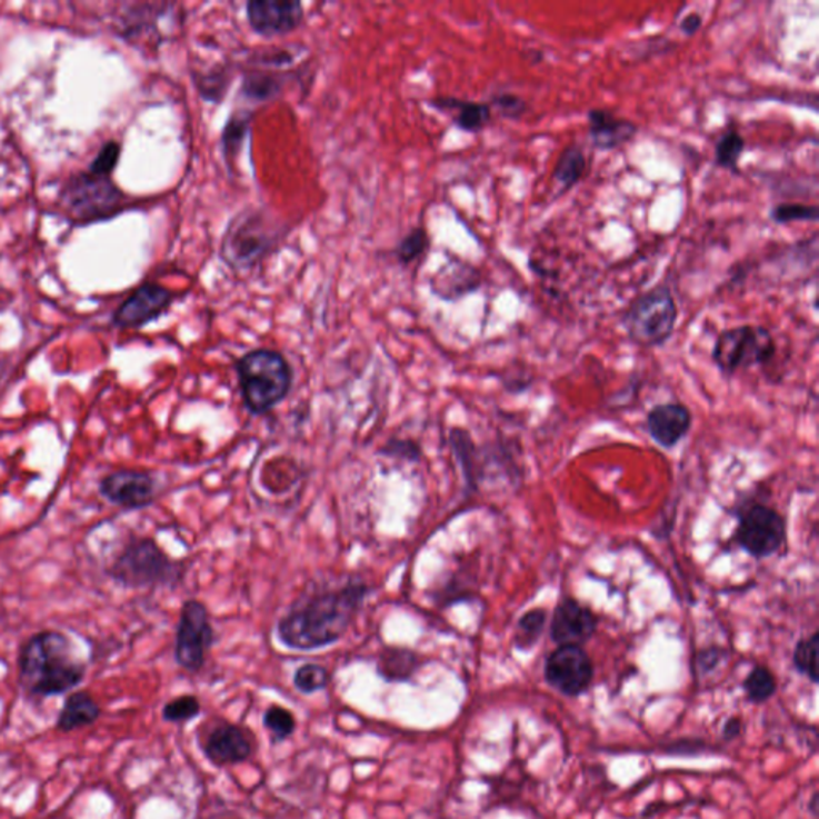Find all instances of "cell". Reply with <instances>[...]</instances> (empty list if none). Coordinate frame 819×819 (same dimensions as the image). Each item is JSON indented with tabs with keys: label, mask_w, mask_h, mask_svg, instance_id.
<instances>
[{
	"label": "cell",
	"mask_w": 819,
	"mask_h": 819,
	"mask_svg": "<svg viewBox=\"0 0 819 819\" xmlns=\"http://www.w3.org/2000/svg\"><path fill=\"white\" fill-rule=\"evenodd\" d=\"M369 595L366 582L351 581L308 597L280 618L276 626L279 642L294 651L334 646L349 631Z\"/></svg>",
	"instance_id": "6da1fadb"
},
{
	"label": "cell",
	"mask_w": 819,
	"mask_h": 819,
	"mask_svg": "<svg viewBox=\"0 0 819 819\" xmlns=\"http://www.w3.org/2000/svg\"><path fill=\"white\" fill-rule=\"evenodd\" d=\"M86 675L87 666L63 632H36L20 648L18 679L29 697H61L76 690Z\"/></svg>",
	"instance_id": "7a4b0ae2"
},
{
	"label": "cell",
	"mask_w": 819,
	"mask_h": 819,
	"mask_svg": "<svg viewBox=\"0 0 819 819\" xmlns=\"http://www.w3.org/2000/svg\"><path fill=\"white\" fill-rule=\"evenodd\" d=\"M286 234V226L266 210H242L226 228L221 260L234 272L253 271L274 253Z\"/></svg>",
	"instance_id": "3957f363"
},
{
	"label": "cell",
	"mask_w": 819,
	"mask_h": 819,
	"mask_svg": "<svg viewBox=\"0 0 819 819\" xmlns=\"http://www.w3.org/2000/svg\"><path fill=\"white\" fill-rule=\"evenodd\" d=\"M240 396L254 417L269 413L289 397L293 369L280 352L253 349L236 362Z\"/></svg>",
	"instance_id": "277c9868"
},
{
	"label": "cell",
	"mask_w": 819,
	"mask_h": 819,
	"mask_svg": "<svg viewBox=\"0 0 819 819\" xmlns=\"http://www.w3.org/2000/svg\"><path fill=\"white\" fill-rule=\"evenodd\" d=\"M107 575L127 589H173L183 580L184 567L152 538H133L120 549Z\"/></svg>",
	"instance_id": "5b68a950"
},
{
	"label": "cell",
	"mask_w": 819,
	"mask_h": 819,
	"mask_svg": "<svg viewBox=\"0 0 819 819\" xmlns=\"http://www.w3.org/2000/svg\"><path fill=\"white\" fill-rule=\"evenodd\" d=\"M679 308L668 282H660L636 298L626 309L621 326L639 348H660L675 334Z\"/></svg>",
	"instance_id": "8992f818"
},
{
	"label": "cell",
	"mask_w": 819,
	"mask_h": 819,
	"mask_svg": "<svg viewBox=\"0 0 819 819\" xmlns=\"http://www.w3.org/2000/svg\"><path fill=\"white\" fill-rule=\"evenodd\" d=\"M60 203L72 223L89 224L122 212L127 198L111 177L82 172L69 178Z\"/></svg>",
	"instance_id": "52a82bcc"
},
{
	"label": "cell",
	"mask_w": 819,
	"mask_h": 819,
	"mask_svg": "<svg viewBox=\"0 0 819 819\" xmlns=\"http://www.w3.org/2000/svg\"><path fill=\"white\" fill-rule=\"evenodd\" d=\"M711 356L717 369L731 377L770 363L777 356V341L767 327L748 323L720 331Z\"/></svg>",
	"instance_id": "ba28073f"
},
{
	"label": "cell",
	"mask_w": 819,
	"mask_h": 819,
	"mask_svg": "<svg viewBox=\"0 0 819 819\" xmlns=\"http://www.w3.org/2000/svg\"><path fill=\"white\" fill-rule=\"evenodd\" d=\"M214 642L209 610L200 600H186L174 635V661L188 672H199Z\"/></svg>",
	"instance_id": "9c48e42d"
},
{
	"label": "cell",
	"mask_w": 819,
	"mask_h": 819,
	"mask_svg": "<svg viewBox=\"0 0 819 819\" xmlns=\"http://www.w3.org/2000/svg\"><path fill=\"white\" fill-rule=\"evenodd\" d=\"M203 756L217 768L242 766L258 751V738L251 728L224 719H214L200 731Z\"/></svg>",
	"instance_id": "30bf717a"
},
{
	"label": "cell",
	"mask_w": 819,
	"mask_h": 819,
	"mask_svg": "<svg viewBox=\"0 0 819 819\" xmlns=\"http://www.w3.org/2000/svg\"><path fill=\"white\" fill-rule=\"evenodd\" d=\"M788 529L785 517L773 508L763 505H751L746 508L738 520L737 538L742 551L753 559H767L777 555L785 546Z\"/></svg>",
	"instance_id": "8fae6325"
},
{
	"label": "cell",
	"mask_w": 819,
	"mask_h": 819,
	"mask_svg": "<svg viewBox=\"0 0 819 819\" xmlns=\"http://www.w3.org/2000/svg\"><path fill=\"white\" fill-rule=\"evenodd\" d=\"M290 61H293V57L289 50H269V52L254 54L250 71L243 76L240 94L254 104L276 100L286 92L290 79L297 76L294 72L280 69Z\"/></svg>",
	"instance_id": "7c38bea8"
},
{
	"label": "cell",
	"mask_w": 819,
	"mask_h": 819,
	"mask_svg": "<svg viewBox=\"0 0 819 819\" xmlns=\"http://www.w3.org/2000/svg\"><path fill=\"white\" fill-rule=\"evenodd\" d=\"M545 679L566 697L585 693L595 679V665L580 646L557 647L545 665Z\"/></svg>",
	"instance_id": "4fadbf2b"
},
{
	"label": "cell",
	"mask_w": 819,
	"mask_h": 819,
	"mask_svg": "<svg viewBox=\"0 0 819 819\" xmlns=\"http://www.w3.org/2000/svg\"><path fill=\"white\" fill-rule=\"evenodd\" d=\"M158 480L141 469H118L109 472L98 483V491L111 505L126 511L149 508L158 497Z\"/></svg>",
	"instance_id": "5bb4252c"
},
{
	"label": "cell",
	"mask_w": 819,
	"mask_h": 819,
	"mask_svg": "<svg viewBox=\"0 0 819 819\" xmlns=\"http://www.w3.org/2000/svg\"><path fill=\"white\" fill-rule=\"evenodd\" d=\"M177 294L154 282H146L116 309L112 326L118 329H141L169 311Z\"/></svg>",
	"instance_id": "9a60e30c"
},
{
	"label": "cell",
	"mask_w": 819,
	"mask_h": 819,
	"mask_svg": "<svg viewBox=\"0 0 819 819\" xmlns=\"http://www.w3.org/2000/svg\"><path fill=\"white\" fill-rule=\"evenodd\" d=\"M247 21L254 34L266 39L280 38L297 31L303 24V3L291 0H251L247 3Z\"/></svg>",
	"instance_id": "2e32d148"
},
{
	"label": "cell",
	"mask_w": 819,
	"mask_h": 819,
	"mask_svg": "<svg viewBox=\"0 0 819 819\" xmlns=\"http://www.w3.org/2000/svg\"><path fill=\"white\" fill-rule=\"evenodd\" d=\"M599 620L591 608L563 597L552 613L551 637L557 646H582L596 635Z\"/></svg>",
	"instance_id": "e0dca14e"
},
{
	"label": "cell",
	"mask_w": 819,
	"mask_h": 819,
	"mask_svg": "<svg viewBox=\"0 0 819 819\" xmlns=\"http://www.w3.org/2000/svg\"><path fill=\"white\" fill-rule=\"evenodd\" d=\"M480 287H482V272L476 266L458 257H450L431 279L432 293L446 301L461 300L475 293Z\"/></svg>",
	"instance_id": "ac0fdd59"
},
{
	"label": "cell",
	"mask_w": 819,
	"mask_h": 819,
	"mask_svg": "<svg viewBox=\"0 0 819 819\" xmlns=\"http://www.w3.org/2000/svg\"><path fill=\"white\" fill-rule=\"evenodd\" d=\"M588 123L589 141L599 151H613L628 144L640 130L632 120L620 118L602 108L588 111Z\"/></svg>",
	"instance_id": "d6986e66"
},
{
	"label": "cell",
	"mask_w": 819,
	"mask_h": 819,
	"mask_svg": "<svg viewBox=\"0 0 819 819\" xmlns=\"http://www.w3.org/2000/svg\"><path fill=\"white\" fill-rule=\"evenodd\" d=\"M690 428L691 413L683 403H661L648 411V435L665 449L679 446Z\"/></svg>",
	"instance_id": "ffe728a7"
},
{
	"label": "cell",
	"mask_w": 819,
	"mask_h": 819,
	"mask_svg": "<svg viewBox=\"0 0 819 819\" xmlns=\"http://www.w3.org/2000/svg\"><path fill=\"white\" fill-rule=\"evenodd\" d=\"M127 12L120 13L118 21L119 34L127 40H146V38L162 39L160 20L169 17L170 3H132L123 6Z\"/></svg>",
	"instance_id": "44dd1931"
},
{
	"label": "cell",
	"mask_w": 819,
	"mask_h": 819,
	"mask_svg": "<svg viewBox=\"0 0 819 819\" xmlns=\"http://www.w3.org/2000/svg\"><path fill=\"white\" fill-rule=\"evenodd\" d=\"M432 108L443 114L450 116L458 129L468 133H479L486 130L491 122V108L489 103L479 101L461 100V98L440 97L429 101Z\"/></svg>",
	"instance_id": "7402d4cb"
},
{
	"label": "cell",
	"mask_w": 819,
	"mask_h": 819,
	"mask_svg": "<svg viewBox=\"0 0 819 819\" xmlns=\"http://www.w3.org/2000/svg\"><path fill=\"white\" fill-rule=\"evenodd\" d=\"M423 668V657L407 647H384L378 655L377 675L388 683H407Z\"/></svg>",
	"instance_id": "603a6c76"
},
{
	"label": "cell",
	"mask_w": 819,
	"mask_h": 819,
	"mask_svg": "<svg viewBox=\"0 0 819 819\" xmlns=\"http://www.w3.org/2000/svg\"><path fill=\"white\" fill-rule=\"evenodd\" d=\"M101 716V706L87 690L72 691L58 712L57 728L63 733L92 727Z\"/></svg>",
	"instance_id": "cb8c5ba5"
},
{
	"label": "cell",
	"mask_w": 819,
	"mask_h": 819,
	"mask_svg": "<svg viewBox=\"0 0 819 819\" xmlns=\"http://www.w3.org/2000/svg\"><path fill=\"white\" fill-rule=\"evenodd\" d=\"M588 172V156L578 143H571L560 152L557 159L552 181L559 196L567 194L575 186L580 184Z\"/></svg>",
	"instance_id": "d4e9b609"
},
{
	"label": "cell",
	"mask_w": 819,
	"mask_h": 819,
	"mask_svg": "<svg viewBox=\"0 0 819 819\" xmlns=\"http://www.w3.org/2000/svg\"><path fill=\"white\" fill-rule=\"evenodd\" d=\"M746 151V140L740 130L727 129L713 146V162L727 172L740 173V160Z\"/></svg>",
	"instance_id": "484cf974"
},
{
	"label": "cell",
	"mask_w": 819,
	"mask_h": 819,
	"mask_svg": "<svg viewBox=\"0 0 819 819\" xmlns=\"http://www.w3.org/2000/svg\"><path fill=\"white\" fill-rule=\"evenodd\" d=\"M251 118H253V114L250 111L240 109L238 112H232L231 118L226 122L223 130V152L229 163L232 162V159L238 158L240 151H242L247 134H249Z\"/></svg>",
	"instance_id": "4316f807"
},
{
	"label": "cell",
	"mask_w": 819,
	"mask_h": 819,
	"mask_svg": "<svg viewBox=\"0 0 819 819\" xmlns=\"http://www.w3.org/2000/svg\"><path fill=\"white\" fill-rule=\"evenodd\" d=\"M263 726L268 730L272 745L289 740L297 731V717L290 709L280 705H271L263 713Z\"/></svg>",
	"instance_id": "83f0119b"
},
{
	"label": "cell",
	"mask_w": 819,
	"mask_h": 819,
	"mask_svg": "<svg viewBox=\"0 0 819 819\" xmlns=\"http://www.w3.org/2000/svg\"><path fill=\"white\" fill-rule=\"evenodd\" d=\"M194 82L203 100L218 104L223 100L229 86H231L232 72L229 71L228 67L213 68L210 71L196 74Z\"/></svg>",
	"instance_id": "f1b7e54d"
},
{
	"label": "cell",
	"mask_w": 819,
	"mask_h": 819,
	"mask_svg": "<svg viewBox=\"0 0 819 819\" xmlns=\"http://www.w3.org/2000/svg\"><path fill=\"white\" fill-rule=\"evenodd\" d=\"M546 621H548V611L542 610V608H533V610L522 615L519 622H517L515 646L519 650L533 648L535 643L540 640L542 631H545Z\"/></svg>",
	"instance_id": "f546056e"
},
{
	"label": "cell",
	"mask_w": 819,
	"mask_h": 819,
	"mask_svg": "<svg viewBox=\"0 0 819 819\" xmlns=\"http://www.w3.org/2000/svg\"><path fill=\"white\" fill-rule=\"evenodd\" d=\"M431 246L425 228H413L409 234L399 240L394 249V258L400 266H410L420 260Z\"/></svg>",
	"instance_id": "4dcf8cb0"
},
{
	"label": "cell",
	"mask_w": 819,
	"mask_h": 819,
	"mask_svg": "<svg viewBox=\"0 0 819 819\" xmlns=\"http://www.w3.org/2000/svg\"><path fill=\"white\" fill-rule=\"evenodd\" d=\"M451 447H453L455 455H457L458 461H460L461 468H463L466 482L469 487L476 489L477 486V468H476V447L472 442L469 432L463 429H453L450 435Z\"/></svg>",
	"instance_id": "1f68e13d"
},
{
	"label": "cell",
	"mask_w": 819,
	"mask_h": 819,
	"mask_svg": "<svg viewBox=\"0 0 819 819\" xmlns=\"http://www.w3.org/2000/svg\"><path fill=\"white\" fill-rule=\"evenodd\" d=\"M330 682L329 669L326 666L316 665V662H306L293 675V686L303 695H314L320 690H326Z\"/></svg>",
	"instance_id": "d6a6232c"
},
{
	"label": "cell",
	"mask_w": 819,
	"mask_h": 819,
	"mask_svg": "<svg viewBox=\"0 0 819 819\" xmlns=\"http://www.w3.org/2000/svg\"><path fill=\"white\" fill-rule=\"evenodd\" d=\"M742 687H745L749 700L756 702V705H762V702L770 700L777 691V679L766 666H756L746 677Z\"/></svg>",
	"instance_id": "836d02e7"
},
{
	"label": "cell",
	"mask_w": 819,
	"mask_h": 819,
	"mask_svg": "<svg viewBox=\"0 0 819 819\" xmlns=\"http://www.w3.org/2000/svg\"><path fill=\"white\" fill-rule=\"evenodd\" d=\"M818 648L819 635L813 632L807 639L800 640L793 650L792 661L800 675L807 676L811 682H818Z\"/></svg>",
	"instance_id": "e575fe53"
},
{
	"label": "cell",
	"mask_w": 819,
	"mask_h": 819,
	"mask_svg": "<svg viewBox=\"0 0 819 819\" xmlns=\"http://www.w3.org/2000/svg\"><path fill=\"white\" fill-rule=\"evenodd\" d=\"M819 218L818 206L806 203H777L770 210V220L775 224L817 223Z\"/></svg>",
	"instance_id": "d590c367"
},
{
	"label": "cell",
	"mask_w": 819,
	"mask_h": 819,
	"mask_svg": "<svg viewBox=\"0 0 819 819\" xmlns=\"http://www.w3.org/2000/svg\"><path fill=\"white\" fill-rule=\"evenodd\" d=\"M202 712V705L196 695H181L166 702L162 719L169 723H186L194 720Z\"/></svg>",
	"instance_id": "8d00e7d4"
},
{
	"label": "cell",
	"mask_w": 819,
	"mask_h": 819,
	"mask_svg": "<svg viewBox=\"0 0 819 819\" xmlns=\"http://www.w3.org/2000/svg\"><path fill=\"white\" fill-rule=\"evenodd\" d=\"M489 107L491 112H498L500 118L508 120H519L523 118L529 104L522 97L512 92H495L490 97Z\"/></svg>",
	"instance_id": "74e56055"
},
{
	"label": "cell",
	"mask_w": 819,
	"mask_h": 819,
	"mask_svg": "<svg viewBox=\"0 0 819 819\" xmlns=\"http://www.w3.org/2000/svg\"><path fill=\"white\" fill-rule=\"evenodd\" d=\"M384 457L400 458L410 463H417L423 457L420 443L411 439H392L381 449Z\"/></svg>",
	"instance_id": "f35d334b"
},
{
	"label": "cell",
	"mask_w": 819,
	"mask_h": 819,
	"mask_svg": "<svg viewBox=\"0 0 819 819\" xmlns=\"http://www.w3.org/2000/svg\"><path fill=\"white\" fill-rule=\"evenodd\" d=\"M120 144L118 141H109L98 152L97 158L90 163L89 172L94 174H104V177H111L114 172L116 166H118L120 159Z\"/></svg>",
	"instance_id": "ab89813d"
},
{
	"label": "cell",
	"mask_w": 819,
	"mask_h": 819,
	"mask_svg": "<svg viewBox=\"0 0 819 819\" xmlns=\"http://www.w3.org/2000/svg\"><path fill=\"white\" fill-rule=\"evenodd\" d=\"M701 27L702 17L700 13H688L679 23L680 32H682L686 38H693V36L700 31Z\"/></svg>",
	"instance_id": "60d3db41"
},
{
	"label": "cell",
	"mask_w": 819,
	"mask_h": 819,
	"mask_svg": "<svg viewBox=\"0 0 819 819\" xmlns=\"http://www.w3.org/2000/svg\"><path fill=\"white\" fill-rule=\"evenodd\" d=\"M740 733H741V720L740 719L727 720L726 726H723V738L730 741V740H733V738H737L738 735Z\"/></svg>",
	"instance_id": "b9f144b4"
}]
</instances>
